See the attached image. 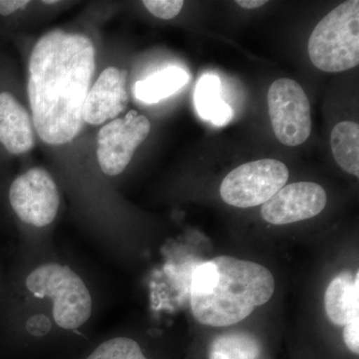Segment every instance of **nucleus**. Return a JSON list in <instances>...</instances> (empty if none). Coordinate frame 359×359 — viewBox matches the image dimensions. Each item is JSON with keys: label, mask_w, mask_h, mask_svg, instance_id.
<instances>
[{"label": "nucleus", "mask_w": 359, "mask_h": 359, "mask_svg": "<svg viewBox=\"0 0 359 359\" xmlns=\"http://www.w3.org/2000/svg\"><path fill=\"white\" fill-rule=\"evenodd\" d=\"M45 4H57V1H52V0H49V1H43Z\"/></svg>", "instance_id": "4be33fe9"}, {"label": "nucleus", "mask_w": 359, "mask_h": 359, "mask_svg": "<svg viewBox=\"0 0 359 359\" xmlns=\"http://www.w3.org/2000/svg\"><path fill=\"white\" fill-rule=\"evenodd\" d=\"M327 205L325 189L313 182L285 186L262 207V217L269 224H287L318 216Z\"/></svg>", "instance_id": "1a4fd4ad"}, {"label": "nucleus", "mask_w": 359, "mask_h": 359, "mask_svg": "<svg viewBox=\"0 0 359 359\" xmlns=\"http://www.w3.org/2000/svg\"><path fill=\"white\" fill-rule=\"evenodd\" d=\"M285 164L275 159L245 163L226 175L219 187L226 204L237 208L264 205L283 188L289 180Z\"/></svg>", "instance_id": "39448f33"}, {"label": "nucleus", "mask_w": 359, "mask_h": 359, "mask_svg": "<svg viewBox=\"0 0 359 359\" xmlns=\"http://www.w3.org/2000/svg\"><path fill=\"white\" fill-rule=\"evenodd\" d=\"M308 52L318 69L337 73L359 65V1L348 0L318 22L309 36Z\"/></svg>", "instance_id": "7ed1b4c3"}, {"label": "nucleus", "mask_w": 359, "mask_h": 359, "mask_svg": "<svg viewBox=\"0 0 359 359\" xmlns=\"http://www.w3.org/2000/svg\"><path fill=\"white\" fill-rule=\"evenodd\" d=\"M266 0H237L236 4L243 8L245 9H256L259 8V7L264 6V4H266Z\"/></svg>", "instance_id": "412c9836"}, {"label": "nucleus", "mask_w": 359, "mask_h": 359, "mask_svg": "<svg viewBox=\"0 0 359 359\" xmlns=\"http://www.w3.org/2000/svg\"><path fill=\"white\" fill-rule=\"evenodd\" d=\"M9 201L21 221L37 228L48 226L57 216V186L42 168H33L14 180L9 189Z\"/></svg>", "instance_id": "6e6552de"}, {"label": "nucleus", "mask_w": 359, "mask_h": 359, "mask_svg": "<svg viewBox=\"0 0 359 359\" xmlns=\"http://www.w3.org/2000/svg\"><path fill=\"white\" fill-rule=\"evenodd\" d=\"M81 359H150L136 340L116 337L104 340Z\"/></svg>", "instance_id": "f3484780"}, {"label": "nucleus", "mask_w": 359, "mask_h": 359, "mask_svg": "<svg viewBox=\"0 0 359 359\" xmlns=\"http://www.w3.org/2000/svg\"><path fill=\"white\" fill-rule=\"evenodd\" d=\"M344 340L347 348L351 353H359V316L353 318L344 325Z\"/></svg>", "instance_id": "6ab92c4d"}, {"label": "nucleus", "mask_w": 359, "mask_h": 359, "mask_svg": "<svg viewBox=\"0 0 359 359\" xmlns=\"http://www.w3.org/2000/svg\"><path fill=\"white\" fill-rule=\"evenodd\" d=\"M190 76L185 70L179 67H168L137 82L135 96L144 103L160 102L183 88Z\"/></svg>", "instance_id": "4468645a"}, {"label": "nucleus", "mask_w": 359, "mask_h": 359, "mask_svg": "<svg viewBox=\"0 0 359 359\" xmlns=\"http://www.w3.org/2000/svg\"><path fill=\"white\" fill-rule=\"evenodd\" d=\"M150 130L148 118L136 110L129 111L124 118H118L103 126L97 137L96 154L104 173L108 176L121 174Z\"/></svg>", "instance_id": "0eeeda50"}, {"label": "nucleus", "mask_w": 359, "mask_h": 359, "mask_svg": "<svg viewBox=\"0 0 359 359\" xmlns=\"http://www.w3.org/2000/svg\"><path fill=\"white\" fill-rule=\"evenodd\" d=\"M26 287L34 297L51 299L54 320L62 330H77L91 316V294L69 266L42 264L27 276Z\"/></svg>", "instance_id": "20e7f679"}, {"label": "nucleus", "mask_w": 359, "mask_h": 359, "mask_svg": "<svg viewBox=\"0 0 359 359\" xmlns=\"http://www.w3.org/2000/svg\"><path fill=\"white\" fill-rule=\"evenodd\" d=\"M221 80L216 75H205L195 90V105L203 119L224 126L233 118V110L221 97Z\"/></svg>", "instance_id": "ddd939ff"}, {"label": "nucleus", "mask_w": 359, "mask_h": 359, "mask_svg": "<svg viewBox=\"0 0 359 359\" xmlns=\"http://www.w3.org/2000/svg\"><path fill=\"white\" fill-rule=\"evenodd\" d=\"M259 346L243 334L222 335L212 344L210 359H257Z\"/></svg>", "instance_id": "dca6fc26"}, {"label": "nucleus", "mask_w": 359, "mask_h": 359, "mask_svg": "<svg viewBox=\"0 0 359 359\" xmlns=\"http://www.w3.org/2000/svg\"><path fill=\"white\" fill-rule=\"evenodd\" d=\"M29 4L26 0H0V14L4 16L9 15L14 11L25 8Z\"/></svg>", "instance_id": "aec40b11"}, {"label": "nucleus", "mask_w": 359, "mask_h": 359, "mask_svg": "<svg viewBox=\"0 0 359 359\" xmlns=\"http://www.w3.org/2000/svg\"><path fill=\"white\" fill-rule=\"evenodd\" d=\"M335 162L347 173L359 176V125L351 121L335 125L330 135Z\"/></svg>", "instance_id": "2eb2a0df"}, {"label": "nucleus", "mask_w": 359, "mask_h": 359, "mask_svg": "<svg viewBox=\"0 0 359 359\" xmlns=\"http://www.w3.org/2000/svg\"><path fill=\"white\" fill-rule=\"evenodd\" d=\"M269 114L278 140L287 147L302 145L311 132V105L301 85L280 78L269 87Z\"/></svg>", "instance_id": "423d86ee"}, {"label": "nucleus", "mask_w": 359, "mask_h": 359, "mask_svg": "<svg viewBox=\"0 0 359 359\" xmlns=\"http://www.w3.org/2000/svg\"><path fill=\"white\" fill-rule=\"evenodd\" d=\"M144 6L156 18L161 20H173L182 11L184 1L182 0H145Z\"/></svg>", "instance_id": "a211bd4d"}, {"label": "nucleus", "mask_w": 359, "mask_h": 359, "mask_svg": "<svg viewBox=\"0 0 359 359\" xmlns=\"http://www.w3.org/2000/svg\"><path fill=\"white\" fill-rule=\"evenodd\" d=\"M0 143L14 155L28 152L35 145L32 117L7 92L0 93Z\"/></svg>", "instance_id": "9b49d317"}, {"label": "nucleus", "mask_w": 359, "mask_h": 359, "mask_svg": "<svg viewBox=\"0 0 359 359\" xmlns=\"http://www.w3.org/2000/svg\"><path fill=\"white\" fill-rule=\"evenodd\" d=\"M94 71L95 49L83 34L52 30L35 44L27 90L33 125L45 143L62 145L83 129Z\"/></svg>", "instance_id": "f257e3e1"}, {"label": "nucleus", "mask_w": 359, "mask_h": 359, "mask_svg": "<svg viewBox=\"0 0 359 359\" xmlns=\"http://www.w3.org/2000/svg\"><path fill=\"white\" fill-rule=\"evenodd\" d=\"M325 309L328 318L342 327L359 316V276L344 271L328 285L325 294Z\"/></svg>", "instance_id": "f8f14e48"}, {"label": "nucleus", "mask_w": 359, "mask_h": 359, "mask_svg": "<svg viewBox=\"0 0 359 359\" xmlns=\"http://www.w3.org/2000/svg\"><path fill=\"white\" fill-rule=\"evenodd\" d=\"M275 289V278L264 266L237 257H217L196 269L191 306L202 325L229 327L266 304Z\"/></svg>", "instance_id": "f03ea898"}, {"label": "nucleus", "mask_w": 359, "mask_h": 359, "mask_svg": "<svg viewBox=\"0 0 359 359\" xmlns=\"http://www.w3.org/2000/svg\"><path fill=\"white\" fill-rule=\"evenodd\" d=\"M126 84V70L106 68L87 94L84 123L96 126L124 112L129 101Z\"/></svg>", "instance_id": "9d476101"}]
</instances>
